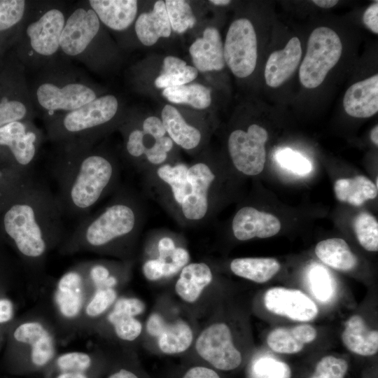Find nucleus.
I'll return each mask as SVG.
<instances>
[{"label": "nucleus", "instance_id": "nucleus-7", "mask_svg": "<svg viewBox=\"0 0 378 378\" xmlns=\"http://www.w3.org/2000/svg\"><path fill=\"white\" fill-rule=\"evenodd\" d=\"M139 224L135 202L127 196L119 195L100 211L83 218L69 244L71 246L103 248L132 236Z\"/></svg>", "mask_w": 378, "mask_h": 378}, {"label": "nucleus", "instance_id": "nucleus-14", "mask_svg": "<svg viewBox=\"0 0 378 378\" xmlns=\"http://www.w3.org/2000/svg\"><path fill=\"white\" fill-rule=\"evenodd\" d=\"M190 192L180 210L184 218L190 222L203 220L209 208V195L216 175L205 162L194 163L188 169Z\"/></svg>", "mask_w": 378, "mask_h": 378}, {"label": "nucleus", "instance_id": "nucleus-40", "mask_svg": "<svg viewBox=\"0 0 378 378\" xmlns=\"http://www.w3.org/2000/svg\"><path fill=\"white\" fill-rule=\"evenodd\" d=\"M257 378H290V367L285 363L271 357L257 360L253 366Z\"/></svg>", "mask_w": 378, "mask_h": 378}, {"label": "nucleus", "instance_id": "nucleus-6", "mask_svg": "<svg viewBox=\"0 0 378 378\" xmlns=\"http://www.w3.org/2000/svg\"><path fill=\"white\" fill-rule=\"evenodd\" d=\"M120 102L113 94H103L72 111L45 121L47 138L57 145L95 144L116 123Z\"/></svg>", "mask_w": 378, "mask_h": 378}, {"label": "nucleus", "instance_id": "nucleus-57", "mask_svg": "<svg viewBox=\"0 0 378 378\" xmlns=\"http://www.w3.org/2000/svg\"><path fill=\"white\" fill-rule=\"evenodd\" d=\"M312 2L318 7L330 8L335 6L338 1L336 0H314Z\"/></svg>", "mask_w": 378, "mask_h": 378}, {"label": "nucleus", "instance_id": "nucleus-25", "mask_svg": "<svg viewBox=\"0 0 378 378\" xmlns=\"http://www.w3.org/2000/svg\"><path fill=\"white\" fill-rule=\"evenodd\" d=\"M316 330L308 324H301L291 328L279 327L272 330L267 335L269 347L280 354H295L304 345L313 342L316 337Z\"/></svg>", "mask_w": 378, "mask_h": 378}, {"label": "nucleus", "instance_id": "nucleus-34", "mask_svg": "<svg viewBox=\"0 0 378 378\" xmlns=\"http://www.w3.org/2000/svg\"><path fill=\"white\" fill-rule=\"evenodd\" d=\"M198 75L195 66L187 65L178 58H171L162 64L160 75L154 84L158 88H167L186 85L194 80Z\"/></svg>", "mask_w": 378, "mask_h": 378}, {"label": "nucleus", "instance_id": "nucleus-32", "mask_svg": "<svg viewBox=\"0 0 378 378\" xmlns=\"http://www.w3.org/2000/svg\"><path fill=\"white\" fill-rule=\"evenodd\" d=\"M188 169V167L182 163L164 164L155 171L156 176L169 189L173 203L179 209L190 192Z\"/></svg>", "mask_w": 378, "mask_h": 378}, {"label": "nucleus", "instance_id": "nucleus-18", "mask_svg": "<svg viewBox=\"0 0 378 378\" xmlns=\"http://www.w3.org/2000/svg\"><path fill=\"white\" fill-rule=\"evenodd\" d=\"M301 57V43L296 36L291 38L282 50L272 52L265 68L267 85L278 88L284 83L296 70Z\"/></svg>", "mask_w": 378, "mask_h": 378}, {"label": "nucleus", "instance_id": "nucleus-44", "mask_svg": "<svg viewBox=\"0 0 378 378\" xmlns=\"http://www.w3.org/2000/svg\"><path fill=\"white\" fill-rule=\"evenodd\" d=\"M173 146L174 142L168 136L155 139L154 144L145 151L146 160L152 165L162 164L167 160Z\"/></svg>", "mask_w": 378, "mask_h": 378}, {"label": "nucleus", "instance_id": "nucleus-28", "mask_svg": "<svg viewBox=\"0 0 378 378\" xmlns=\"http://www.w3.org/2000/svg\"><path fill=\"white\" fill-rule=\"evenodd\" d=\"M315 253L323 263L340 271H350L358 264L357 257L341 238H331L318 242Z\"/></svg>", "mask_w": 378, "mask_h": 378}, {"label": "nucleus", "instance_id": "nucleus-26", "mask_svg": "<svg viewBox=\"0 0 378 378\" xmlns=\"http://www.w3.org/2000/svg\"><path fill=\"white\" fill-rule=\"evenodd\" d=\"M161 120L168 136L174 143L186 150L197 148L202 140L200 131L185 120L173 106L166 104L162 110Z\"/></svg>", "mask_w": 378, "mask_h": 378}, {"label": "nucleus", "instance_id": "nucleus-60", "mask_svg": "<svg viewBox=\"0 0 378 378\" xmlns=\"http://www.w3.org/2000/svg\"><path fill=\"white\" fill-rule=\"evenodd\" d=\"M10 171H8L6 173L0 170V180L4 178Z\"/></svg>", "mask_w": 378, "mask_h": 378}, {"label": "nucleus", "instance_id": "nucleus-31", "mask_svg": "<svg viewBox=\"0 0 378 378\" xmlns=\"http://www.w3.org/2000/svg\"><path fill=\"white\" fill-rule=\"evenodd\" d=\"M279 262L271 258H243L230 263L232 272L241 277L257 283H265L280 270Z\"/></svg>", "mask_w": 378, "mask_h": 378}, {"label": "nucleus", "instance_id": "nucleus-38", "mask_svg": "<svg viewBox=\"0 0 378 378\" xmlns=\"http://www.w3.org/2000/svg\"><path fill=\"white\" fill-rule=\"evenodd\" d=\"M354 228L360 244L367 251L378 250V223L368 212L360 213L355 218Z\"/></svg>", "mask_w": 378, "mask_h": 378}, {"label": "nucleus", "instance_id": "nucleus-20", "mask_svg": "<svg viewBox=\"0 0 378 378\" xmlns=\"http://www.w3.org/2000/svg\"><path fill=\"white\" fill-rule=\"evenodd\" d=\"M88 3L104 27L112 31L127 30L137 16L136 0H89Z\"/></svg>", "mask_w": 378, "mask_h": 378}, {"label": "nucleus", "instance_id": "nucleus-17", "mask_svg": "<svg viewBox=\"0 0 378 378\" xmlns=\"http://www.w3.org/2000/svg\"><path fill=\"white\" fill-rule=\"evenodd\" d=\"M189 52L199 71H220L225 66L223 44L216 27H206L202 36L191 44Z\"/></svg>", "mask_w": 378, "mask_h": 378}, {"label": "nucleus", "instance_id": "nucleus-59", "mask_svg": "<svg viewBox=\"0 0 378 378\" xmlns=\"http://www.w3.org/2000/svg\"><path fill=\"white\" fill-rule=\"evenodd\" d=\"M210 3L216 5V6H226L231 3V1L229 0H211Z\"/></svg>", "mask_w": 378, "mask_h": 378}, {"label": "nucleus", "instance_id": "nucleus-22", "mask_svg": "<svg viewBox=\"0 0 378 378\" xmlns=\"http://www.w3.org/2000/svg\"><path fill=\"white\" fill-rule=\"evenodd\" d=\"M14 337L20 342L31 344V363L36 368H43L52 360L53 340L43 326L36 322L25 323L17 328Z\"/></svg>", "mask_w": 378, "mask_h": 378}, {"label": "nucleus", "instance_id": "nucleus-41", "mask_svg": "<svg viewBox=\"0 0 378 378\" xmlns=\"http://www.w3.org/2000/svg\"><path fill=\"white\" fill-rule=\"evenodd\" d=\"M276 160L281 167L300 176L308 174L312 169V164L307 158L290 148L279 150L276 154Z\"/></svg>", "mask_w": 378, "mask_h": 378}, {"label": "nucleus", "instance_id": "nucleus-16", "mask_svg": "<svg viewBox=\"0 0 378 378\" xmlns=\"http://www.w3.org/2000/svg\"><path fill=\"white\" fill-rule=\"evenodd\" d=\"M234 237L241 241L254 237L267 238L276 234L281 229L279 220L274 215L252 206H244L234 215L232 224Z\"/></svg>", "mask_w": 378, "mask_h": 378}, {"label": "nucleus", "instance_id": "nucleus-48", "mask_svg": "<svg viewBox=\"0 0 378 378\" xmlns=\"http://www.w3.org/2000/svg\"><path fill=\"white\" fill-rule=\"evenodd\" d=\"M143 132L153 139H157L165 136L166 131L161 119L156 116L146 118L142 123Z\"/></svg>", "mask_w": 378, "mask_h": 378}, {"label": "nucleus", "instance_id": "nucleus-51", "mask_svg": "<svg viewBox=\"0 0 378 378\" xmlns=\"http://www.w3.org/2000/svg\"><path fill=\"white\" fill-rule=\"evenodd\" d=\"M167 323L163 318L158 314H153L147 322V330L154 337H159L164 330Z\"/></svg>", "mask_w": 378, "mask_h": 378}, {"label": "nucleus", "instance_id": "nucleus-5", "mask_svg": "<svg viewBox=\"0 0 378 378\" xmlns=\"http://www.w3.org/2000/svg\"><path fill=\"white\" fill-rule=\"evenodd\" d=\"M112 50L104 25L88 1H79L71 8L60 38L61 56L96 71L111 59Z\"/></svg>", "mask_w": 378, "mask_h": 378}, {"label": "nucleus", "instance_id": "nucleus-52", "mask_svg": "<svg viewBox=\"0 0 378 378\" xmlns=\"http://www.w3.org/2000/svg\"><path fill=\"white\" fill-rule=\"evenodd\" d=\"M183 378H220L219 375L212 369L196 366L190 368Z\"/></svg>", "mask_w": 378, "mask_h": 378}, {"label": "nucleus", "instance_id": "nucleus-1", "mask_svg": "<svg viewBox=\"0 0 378 378\" xmlns=\"http://www.w3.org/2000/svg\"><path fill=\"white\" fill-rule=\"evenodd\" d=\"M57 146L51 169L57 186L56 197L64 216L84 218L116 185L118 164L94 144Z\"/></svg>", "mask_w": 378, "mask_h": 378}, {"label": "nucleus", "instance_id": "nucleus-15", "mask_svg": "<svg viewBox=\"0 0 378 378\" xmlns=\"http://www.w3.org/2000/svg\"><path fill=\"white\" fill-rule=\"evenodd\" d=\"M264 304L272 313L298 321H310L318 314L315 302L297 289L270 288L264 295Z\"/></svg>", "mask_w": 378, "mask_h": 378}, {"label": "nucleus", "instance_id": "nucleus-45", "mask_svg": "<svg viewBox=\"0 0 378 378\" xmlns=\"http://www.w3.org/2000/svg\"><path fill=\"white\" fill-rule=\"evenodd\" d=\"M116 293L112 288L99 289L90 302L86 313L90 316L102 314L115 300Z\"/></svg>", "mask_w": 378, "mask_h": 378}, {"label": "nucleus", "instance_id": "nucleus-36", "mask_svg": "<svg viewBox=\"0 0 378 378\" xmlns=\"http://www.w3.org/2000/svg\"><path fill=\"white\" fill-rule=\"evenodd\" d=\"M309 288L316 300L328 302L333 297L335 286L329 272L321 265L313 264L307 272Z\"/></svg>", "mask_w": 378, "mask_h": 378}, {"label": "nucleus", "instance_id": "nucleus-23", "mask_svg": "<svg viewBox=\"0 0 378 378\" xmlns=\"http://www.w3.org/2000/svg\"><path fill=\"white\" fill-rule=\"evenodd\" d=\"M134 31L139 41L151 46L161 38L170 36L172 28L164 1H157L152 11L141 13L134 22Z\"/></svg>", "mask_w": 378, "mask_h": 378}, {"label": "nucleus", "instance_id": "nucleus-9", "mask_svg": "<svg viewBox=\"0 0 378 378\" xmlns=\"http://www.w3.org/2000/svg\"><path fill=\"white\" fill-rule=\"evenodd\" d=\"M0 74V127L10 122L32 120L36 115L25 76V67L14 55Z\"/></svg>", "mask_w": 378, "mask_h": 378}, {"label": "nucleus", "instance_id": "nucleus-11", "mask_svg": "<svg viewBox=\"0 0 378 378\" xmlns=\"http://www.w3.org/2000/svg\"><path fill=\"white\" fill-rule=\"evenodd\" d=\"M224 59L232 73L246 78L254 71L258 57L255 31L251 22L239 18L230 25L223 46Z\"/></svg>", "mask_w": 378, "mask_h": 378}, {"label": "nucleus", "instance_id": "nucleus-43", "mask_svg": "<svg viewBox=\"0 0 378 378\" xmlns=\"http://www.w3.org/2000/svg\"><path fill=\"white\" fill-rule=\"evenodd\" d=\"M92 360L90 356L81 352H71L59 356L56 365L60 372H84L90 369Z\"/></svg>", "mask_w": 378, "mask_h": 378}, {"label": "nucleus", "instance_id": "nucleus-46", "mask_svg": "<svg viewBox=\"0 0 378 378\" xmlns=\"http://www.w3.org/2000/svg\"><path fill=\"white\" fill-rule=\"evenodd\" d=\"M165 260L160 258L147 260L143 265V272L146 278L150 281H156L167 277V264Z\"/></svg>", "mask_w": 378, "mask_h": 378}, {"label": "nucleus", "instance_id": "nucleus-33", "mask_svg": "<svg viewBox=\"0 0 378 378\" xmlns=\"http://www.w3.org/2000/svg\"><path fill=\"white\" fill-rule=\"evenodd\" d=\"M162 95L172 103L185 104L197 109L206 108L211 103V90L199 83L164 88Z\"/></svg>", "mask_w": 378, "mask_h": 378}, {"label": "nucleus", "instance_id": "nucleus-53", "mask_svg": "<svg viewBox=\"0 0 378 378\" xmlns=\"http://www.w3.org/2000/svg\"><path fill=\"white\" fill-rule=\"evenodd\" d=\"M90 276L92 281L97 287L109 276L108 270L104 265H96L91 267Z\"/></svg>", "mask_w": 378, "mask_h": 378}, {"label": "nucleus", "instance_id": "nucleus-55", "mask_svg": "<svg viewBox=\"0 0 378 378\" xmlns=\"http://www.w3.org/2000/svg\"><path fill=\"white\" fill-rule=\"evenodd\" d=\"M108 378H139V377L133 372L122 368L111 374Z\"/></svg>", "mask_w": 378, "mask_h": 378}, {"label": "nucleus", "instance_id": "nucleus-3", "mask_svg": "<svg viewBox=\"0 0 378 378\" xmlns=\"http://www.w3.org/2000/svg\"><path fill=\"white\" fill-rule=\"evenodd\" d=\"M37 71L29 89L36 112L41 113L44 121L103 95L100 87L63 57Z\"/></svg>", "mask_w": 378, "mask_h": 378}, {"label": "nucleus", "instance_id": "nucleus-37", "mask_svg": "<svg viewBox=\"0 0 378 378\" xmlns=\"http://www.w3.org/2000/svg\"><path fill=\"white\" fill-rule=\"evenodd\" d=\"M164 3L172 30L181 34L194 27L196 18L187 1L167 0Z\"/></svg>", "mask_w": 378, "mask_h": 378}, {"label": "nucleus", "instance_id": "nucleus-24", "mask_svg": "<svg viewBox=\"0 0 378 378\" xmlns=\"http://www.w3.org/2000/svg\"><path fill=\"white\" fill-rule=\"evenodd\" d=\"M342 340L351 352L361 356H372L378 351V332L370 328L359 315L351 316L344 324Z\"/></svg>", "mask_w": 378, "mask_h": 378}, {"label": "nucleus", "instance_id": "nucleus-21", "mask_svg": "<svg viewBox=\"0 0 378 378\" xmlns=\"http://www.w3.org/2000/svg\"><path fill=\"white\" fill-rule=\"evenodd\" d=\"M31 1L0 0V64L14 46Z\"/></svg>", "mask_w": 378, "mask_h": 378}, {"label": "nucleus", "instance_id": "nucleus-10", "mask_svg": "<svg viewBox=\"0 0 378 378\" xmlns=\"http://www.w3.org/2000/svg\"><path fill=\"white\" fill-rule=\"evenodd\" d=\"M44 139L32 120H18L0 127V151L9 158L13 169L31 174Z\"/></svg>", "mask_w": 378, "mask_h": 378}, {"label": "nucleus", "instance_id": "nucleus-35", "mask_svg": "<svg viewBox=\"0 0 378 378\" xmlns=\"http://www.w3.org/2000/svg\"><path fill=\"white\" fill-rule=\"evenodd\" d=\"M192 341V332L184 321H177L167 324L162 334L158 337L160 350L167 354H174L185 351Z\"/></svg>", "mask_w": 378, "mask_h": 378}, {"label": "nucleus", "instance_id": "nucleus-30", "mask_svg": "<svg viewBox=\"0 0 378 378\" xmlns=\"http://www.w3.org/2000/svg\"><path fill=\"white\" fill-rule=\"evenodd\" d=\"M334 190L339 201L354 206H360L377 195V186L364 176L338 179L335 183Z\"/></svg>", "mask_w": 378, "mask_h": 378}, {"label": "nucleus", "instance_id": "nucleus-27", "mask_svg": "<svg viewBox=\"0 0 378 378\" xmlns=\"http://www.w3.org/2000/svg\"><path fill=\"white\" fill-rule=\"evenodd\" d=\"M209 267L204 262L186 265L182 270L175 286L176 293L185 301L197 300L203 289L212 281Z\"/></svg>", "mask_w": 378, "mask_h": 378}, {"label": "nucleus", "instance_id": "nucleus-39", "mask_svg": "<svg viewBox=\"0 0 378 378\" xmlns=\"http://www.w3.org/2000/svg\"><path fill=\"white\" fill-rule=\"evenodd\" d=\"M108 321L113 325L117 335L124 340L132 341L141 332V324L134 316L113 311L108 315Z\"/></svg>", "mask_w": 378, "mask_h": 378}, {"label": "nucleus", "instance_id": "nucleus-19", "mask_svg": "<svg viewBox=\"0 0 378 378\" xmlns=\"http://www.w3.org/2000/svg\"><path fill=\"white\" fill-rule=\"evenodd\" d=\"M346 113L354 118H365L378 111V74L351 85L343 98Z\"/></svg>", "mask_w": 378, "mask_h": 378}, {"label": "nucleus", "instance_id": "nucleus-50", "mask_svg": "<svg viewBox=\"0 0 378 378\" xmlns=\"http://www.w3.org/2000/svg\"><path fill=\"white\" fill-rule=\"evenodd\" d=\"M174 240L168 237H162L160 239L158 245V258L167 262L172 261V255L176 249Z\"/></svg>", "mask_w": 378, "mask_h": 378}, {"label": "nucleus", "instance_id": "nucleus-54", "mask_svg": "<svg viewBox=\"0 0 378 378\" xmlns=\"http://www.w3.org/2000/svg\"><path fill=\"white\" fill-rule=\"evenodd\" d=\"M13 315L12 302L7 299L0 300V323H4L11 319Z\"/></svg>", "mask_w": 378, "mask_h": 378}, {"label": "nucleus", "instance_id": "nucleus-47", "mask_svg": "<svg viewBox=\"0 0 378 378\" xmlns=\"http://www.w3.org/2000/svg\"><path fill=\"white\" fill-rule=\"evenodd\" d=\"M145 309L144 302L136 298H122L118 300L113 311L134 316L141 314Z\"/></svg>", "mask_w": 378, "mask_h": 378}, {"label": "nucleus", "instance_id": "nucleus-8", "mask_svg": "<svg viewBox=\"0 0 378 378\" xmlns=\"http://www.w3.org/2000/svg\"><path fill=\"white\" fill-rule=\"evenodd\" d=\"M342 52L340 36L332 29L318 27L311 33L307 52L299 69V78L306 88H316L338 62Z\"/></svg>", "mask_w": 378, "mask_h": 378}, {"label": "nucleus", "instance_id": "nucleus-58", "mask_svg": "<svg viewBox=\"0 0 378 378\" xmlns=\"http://www.w3.org/2000/svg\"><path fill=\"white\" fill-rule=\"evenodd\" d=\"M370 139L372 141L378 145V126L375 125L370 132Z\"/></svg>", "mask_w": 378, "mask_h": 378}, {"label": "nucleus", "instance_id": "nucleus-4", "mask_svg": "<svg viewBox=\"0 0 378 378\" xmlns=\"http://www.w3.org/2000/svg\"><path fill=\"white\" fill-rule=\"evenodd\" d=\"M70 8L62 1H31L14 45L26 68L38 71L61 56L60 38Z\"/></svg>", "mask_w": 378, "mask_h": 378}, {"label": "nucleus", "instance_id": "nucleus-49", "mask_svg": "<svg viewBox=\"0 0 378 378\" xmlns=\"http://www.w3.org/2000/svg\"><path fill=\"white\" fill-rule=\"evenodd\" d=\"M363 22L373 33L378 34V2L372 4L364 12Z\"/></svg>", "mask_w": 378, "mask_h": 378}, {"label": "nucleus", "instance_id": "nucleus-12", "mask_svg": "<svg viewBox=\"0 0 378 378\" xmlns=\"http://www.w3.org/2000/svg\"><path fill=\"white\" fill-rule=\"evenodd\" d=\"M268 139L267 130L257 124L251 125L246 131L235 130L228 137L227 147L235 168L248 176H255L264 169Z\"/></svg>", "mask_w": 378, "mask_h": 378}, {"label": "nucleus", "instance_id": "nucleus-42", "mask_svg": "<svg viewBox=\"0 0 378 378\" xmlns=\"http://www.w3.org/2000/svg\"><path fill=\"white\" fill-rule=\"evenodd\" d=\"M347 369L348 364L344 359L327 356L317 363L310 378H344Z\"/></svg>", "mask_w": 378, "mask_h": 378}, {"label": "nucleus", "instance_id": "nucleus-13", "mask_svg": "<svg viewBox=\"0 0 378 378\" xmlns=\"http://www.w3.org/2000/svg\"><path fill=\"white\" fill-rule=\"evenodd\" d=\"M195 346L198 354L216 369L232 370L241 363V354L234 346L231 331L225 323H214L204 330Z\"/></svg>", "mask_w": 378, "mask_h": 378}, {"label": "nucleus", "instance_id": "nucleus-56", "mask_svg": "<svg viewBox=\"0 0 378 378\" xmlns=\"http://www.w3.org/2000/svg\"><path fill=\"white\" fill-rule=\"evenodd\" d=\"M55 378H89L84 372H60Z\"/></svg>", "mask_w": 378, "mask_h": 378}, {"label": "nucleus", "instance_id": "nucleus-2", "mask_svg": "<svg viewBox=\"0 0 378 378\" xmlns=\"http://www.w3.org/2000/svg\"><path fill=\"white\" fill-rule=\"evenodd\" d=\"M64 216L55 194L33 178L7 206L2 227L22 255L37 259L62 237Z\"/></svg>", "mask_w": 378, "mask_h": 378}, {"label": "nucleus", "instance_id": "nucleus-29", "mask_svg": "<svg viewBox=\"0 0 378 378\" xmlns=\"http://www.w3.org/2000/svg\"><path fill=\"white\" fill-rule=\"evenodd\" d=\"M82 277L74 271L65 274L58 283L55 301L62 314L66 317H74L82 306Z\"/></svg>", "mask_w": 378, "mask_h": 378}]
</instances>
